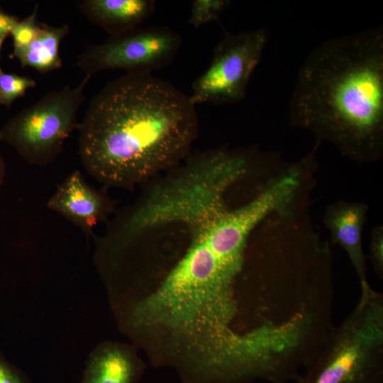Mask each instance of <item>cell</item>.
Here are the masks:
<instances>
[{
	"instance_id": "6da1fadb",
	"label": "cell",
	"mask_w": 383,
	"mask_h": 383,
	"mask_svg": "<svg viewBox=\"0 0 383 383\" xmlns=\"http://www.w3.org/2000/svg\"><path fill=\"white\" fill-rule=\"evenodd\" d=\"M198 125L189 96L151 73L126 72L90 101L77 126L79 154L98 181L128 187L183 157Z\"/></svg>"
},
{
	"instance_id": "7a4b0ae2",
	"label": "cell",
	"mask_w": 383,
	"mask_h": 383,
	"mask_svg": "<svg viewBox=\"0 0 383 383\" xmlns=\"http://www.w3.org/2000/svg\"><path fill=\"white\" fill-rule=\"evenodd\" d=\"M291 126L360 161L383 142V28L328 39L303 62L289 104Z\"/></svg>"
},
{
	"instance_id": "3957f363",
	"label": "cell",
	"mask_w": 383,
	"mask_h": 383,
	"mask_svg": "<svg viewBox=\"0 0 383 383\" xmlns=\"http://www.w3.org/2000/svg\"><path fill=\"white\" fill-rule=\"evenodd\" d=\"M297 383H383V295L369 283Z\"/></svg>"
},
{
	"instance_id": "277c9868",
	"label": "cell",
	"mask_w": 383,
	"mask_h": 383,
	"mask_svg": "<svg viewBox=\"0 0 383 383\" xmlns=\"http://www.w3.org/2000/svg\"><path fill=\"white\" fill-rule=\"evenodd\" d=\"M90 78L84 75L77 86L67 85L47 93L19 111L0 128V140L31 165L44 166L52 162L77 128V113Z\"/></svg>"
},
{
	"instance_id": "5b68a950",
	"label": "cell",
	"mask_w": 383,
	"mask_h": 383,
	"mask_svg": "<svg viewBox=\"0 0 383 383\" xmlns=\"http://www.w3.org/2000/svg\"><path fill=\"white\" fill-rule=\"evenodd\" d=\"M268 40L265 28L226 33L214 48L208 69L192 83V103L227 105L243 100Z\"/></svg>"
},
{
	"instance_id": "8992f818",
	"label": "cell",
	"mask_w": 383,
	"mask_h": 383,
	"mask_svg": "<svg viewBox=\"0 0 383 383\" xmlns=\"http://www.w3.org/2000/svg\"><path fill=\"white\" fill-rule=\"evenodd\" d=\"M182 45L181 37L166 26L138 27L89 46L74 66L84 75L110 70L151 73L169 65Z\"/></svg>"
},
{
	"instance_id": "52a82bcc",
	"label": "cell",
	"mask_w": 383,
	"mask_h": 383,
	"mask_svg": "<svg viewBox=\"0 0 383 383\" xmlns=\"http://www.w3.org/2000/svg\"><path fill=\"white\" fill-rule=\"evenodd\" d=\"M47 206L79 228L87 237L111 211L106 196L89 186L78 170L57 187Z\"/></svg>"
},
{
	"instance_id": "ba28073f",
	"label": "cell",
	"mask_w": 383,
	"mask_h": 383,
	"mask_svg": "<svg viewBox=\"0 0 383 383\" xmlns=\"http://www.w3.org/2000/svg\"><path fill=\"white\" fill-rule=\"evenodd\" d=\"M145 369L135 345L106 341L90 354L80 383H138Z\"/></svg>"
},
{
	"instance_id": "9c48e42d",
	"label": "cell",
	"mask_w": 383,
	"mask_h": 383,
	"mask_svg": "<svg viewBox=\"0 0 383 383\" xmlns=\"http://www.w3.org/2000/svg\"><path fill=\"white\" fill-rule=\"evenodd\" d=\"M366 213L367 206L364 204L339 201L327 208L323 218L333 242L339 245L348 255L360 285L368 283L362 246Z\"/></svg>"
},
{
	"instance_id": "30bf717a",
	"label": "cell",
	"mask_w": 383,
	"mask_h": 383,
	"mask_svg": "<svg viewBox=\"0 0 383 383\" xmlns=\"http://www.w3.org/2000/svg\"><path fill=\"white\" fill-rule=\"evenodd\" d=\"M155 4L153 0H84L78 7L89 21L114 37L140 27Z\"/></svg>"
},
{
	"instance_id": "8fae6325",
	"label": "cell",
	"mask_w": 383,
	"mask_h": 383,
	"mask_svg": "<svg viewBox=\"0 0 383 383\" xmlns=\"http://www.w3.org/2000/svg\"><path fill=\"white\" fill-rule=\"evenodd\" d=\"M70 30L69 25L51 26L41 23L37 37L27 47L13 54L22 67H30L45 74L62 66L60 46Z\"/></svg>"
},
{
	"instance_id": "7c38bea8",
	"label": "cell",
	"mask_w": 383,
	"mask_h": 383,
	"mask_svg": "<svg viewBox=\"0 0 383 383\" xmlns=\"http://www.w3.org/2000/svg\"><path fill=\"white\" fill-rule=\"evenodd\" d=\"M35 86L36 82L29 77L2 72L0 74V104L9 106Z\"/></svg>"
},
{
	"instance_id": "4fadbf2b",
	"label": "cell",
	"mask_w": 383,
	"mask_h": 383,
	"mask_svg": "<svg viewBox=\"0 0 383 383\" xmlns=\"http://www.w3.org/2000/svg\"><path fill=\"white\" fill-rule=\"evenodd\" d=\"M228 0H195L192 4L189 24L195 28L217 21L229 6Z\"/></svg>"
},
{
	"instance_id": "5bb4252c",
	"label": "cell",
	"mask_w": 383,
	"mask_h": 383,
	"mask_svg": "<svg viewBox=\"0 0 383 383\" xmlns=\"http://www.w3.org/2000/svg\"><path fill=\"white\" fill-rule=\"evenodd\" d=\"M38 5L35 4L30 14L22 21H18L12 28L13 52L15 54L27 47L38 35L41 23L38 21Z\"/></svg>"
},
{
	"instance_id": "9a60e30c",
	"label": "cell",
	"mask_w": 383,
	"mask_h": 383,
	"mask_svg": "<svg viewBox=\"0 0 383 383\" xmlns=\"http://www.w3.org/2000/svg\"><path fill=\"white\" fill-rule=\"evenodd\" d=\"M370 257L379 279L383 277V231L382 227L373 231L370 244Z\"/></svg>"
},
{
	"instance_id": "2e32d148",
	"label": "cell",
	"mask_w": 383,
	"mask_h": 383,
	"mask_svg": "<svg viewBox=\"0 0 383 383\" xmlns=\"http://www.w3.org/2000/svg\"><path fill=\"white\" fill-rule=\"evenodd\" d=\"M0 383H31V382L0 355Z\"/></svg>"
},
{
	"instance_id": "e0dca14e",
	"label": "cell",
	"mask_w": 383,
	"mask_h": 383,
	"mask_svg": "<svg viewBox=\"0 0 383 383\" xmlns=\"http://www.w3.org/2000/svg\"><path fill=\"white\" fill-rule=\"evenodd\" d=\"M18 21L17 18L11 16L0 9V36L6 38Z\"/></svg>"
},
{
	"instance_id": "ac0fdd59",
	"label": "cell",
	"mask_w": 383,
	"mask_h": 383,
	"mask_svg": "<svg viewBox=\"0 0 383 383\" xmlns=\"http://www.w3.org/2000/svg\"><path fill=\"white\" fill-rule=\"evenodd\" d=\"M4 162L2 157V155L0 152V188L2 184L3 180H4Z\"/></svg>"
},
{
	"instance_id": "d6986e66",
	"label": "cell",
	"mask_w": 383,
	"mask_h": 383,
	"mask_svg": "<svg viewBox=\"0 0 383 383\" xmlns=\"http://www.w3.org/2000/svg\"><path fill=\"white\" fill-rule=\"evenodd\" d=\"M5 38L4 37H1L0 36V53H1V46H2V44H3V42ZM2 70L1 69V67H0V74L2 72Z\"/></svg>"
}]
</instances>
